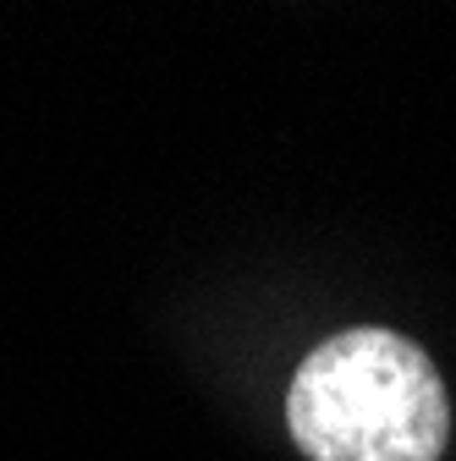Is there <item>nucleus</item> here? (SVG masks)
<instances>
[{"label":"nucleus","mask_w":456,"mask_h":461,"mask_svg":"<svg viewBox=\"0 0 456 461\" xmlns=\"http://www.w3.org/2000/svg\"><path fill=\"white\" fill-rule=\"evenodd\" d=\"M287 423L314 461H440L451 401L407 335L347 330L303 357Z\"/></svg>","instance_id":"nucleus-1"}]
</instances>
